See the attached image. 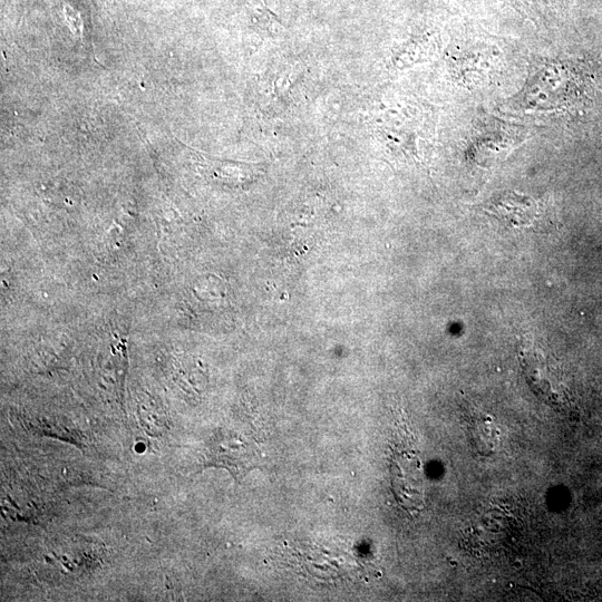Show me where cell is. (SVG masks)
Returning <instances> with one entry per match:
<instances>
[{"label":"cell","mask_w":602,"mask_h":602,"mask_svg":"<svg viewBox=\"0 0 602 602\" xmlns=\"http://www.w3.org/2000/svg\"><path fill=\"white\" fill-rule=\"evenodd\" d=\"M390 479L397 503L415 516L425 507V477L420 458L416 453L392 449Z\"/></svg>","instance_id":"obj_1"},{"label":"cell","mask_w":602,"mask_h":602,"mask_svg":"<svg viewBox=\"0 0 602 602\" xmlns=\"http://www.w3.org/2000/svg\"><path fill=\"white\" fill-rule=\"evenodd\" d=\"M489 213L508 226L526 227L533 224L537 215V204L526 195L507 192L495 200Z\"/></svg>","instance_id":"obj_2"}]
</instances>
